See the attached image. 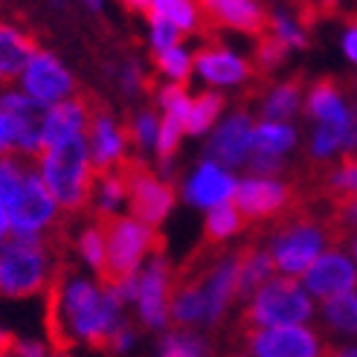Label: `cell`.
Instances as JSON below:
<instances>
[{
    "label": "cell",
    "instance_id": "6da1fadb",
    "mask_svg": "<svg viewBox=\"0 0 357 357\" xmlns=\"http://www.w3.org/2000/svg\"><path fill=\"white\" fill-rule=\"evenodd\" d=\"M96 224L102 227L105 236V264L99 271V282L105 291L116 294L119 299L128 296L137 299L139 276L137 267L149 253H163L166 241L154 227L142 224L137 218H122L114 212H102L96 215Z\"/></svg>",
    "mask_w": 357,
    "mask_h": 357
},
{
    "label": "cell",
    "instance_id": "7a4b0ae2",
    "mask_svg": "<svg viewBox=\"0 0 357 357\" xmlns=\"http://www.w3.org/2000/svg\"><path fill=\"white\" fill-rule=\"evenodd\" d=\"M64 323L73 334V340H84L99 351H114V340L122 331L119 305L122 299L105 288H93L84 279L64 282Z\"/></svg>",
    "mask_w": 357,
    "mask_h": 357
},
{
    "label": "cell",
    "instance_id": "3957f363",
    "mask_svg": "<svg viewBox=\"0 0 357 357\" xmlns=\"http://www.w3.org/2000/svg\"><path fill=\"white\" fill-rule=\"evenodd\" d=\"M41 177L47 189L52 192L56 204H61L67 212L82 209L93 195L96 174L91 163V151L82 137H73L61 142L59 149H50L41 154Z\"/></svg>",
    "mask_w": 357,
    "mask_h": 357
},
{
    "label": "cell",
    "instance_id": "277c9868",
    "mask_svg": "<svg viewBox=\"0 0 357 357\" xmlns=\"http://www.w3.org/2000/svg\"><path fill=\"white\" fill-rule=\"evenodd\" d=\"M314 314V305L302 288V282L282 276L264 282L256 291L250 308L241 317V328H282V326H299Z\"/></svg>",
    "mask_w": 357,
    "mask_h": 357
},
{
    "label": "cell",
    "instance_id": "5b68a950",
    "mask_svg": "<svg viewBox=\"0 0 357 357\" xmlns=\"http://www.w3.org/2000/svg\"><path fill=\"white\" fill-rule=\"evenodd\" d=\"M47 259L35 236H17L0 250V294L26 299L44 288Z\"/></svg>",
    "mask_w": 357,
    "mask_h": 357
},
{
    "label": "cell",
    "instance_id": "8992f818",
    "mask_svg": "<svg viewBox=\"0 0 357 357\" xmlns=\"http://www.w3.org/2000/svg\"><path fill=\"white\" fill-rule=\"evenodd\" d=\"M125 181H128V201L134 218L149 227H157L174 204V189L160 177H154L134 157H125Z\"/></svg>",
    "mask_w": 357,
    "mask_h": 357
},
{
    "label": "cell",
    "instance_id": "52a82bcc",
    "mask_svg": "<svg viewBox=\"0 0 357 357\" xmlns=\"http://www.w3.org/2000/svg\"><path fill=\"white\" fill-rule=\"evenodd\" d=\"M9 224L17 236H35L56 218V198L47 189L44 177L38 174H26L21 195L15 198V204L6 209Z\"/></svg>",
    "mask_w": 357,
    "mask_h": 357
},
{
    "label": "cell",
    "instance_id": "ba28073f",
    "mask_svg": "<svg viewBox=\"0 0 357 357\" xmlns=\"http://www.w3.org/2000/svg\"><path fill=\"white\" fill-rule=\"evenodd\" d=\"M253 357H323L317 334L302 326L282 328H253L244 331Z\"/></svg>",
    "mask_w": 357,
    "mask_h": 357
},
{
    "label": "cell",
    "instance_id": "9c48e42d",
    "mask_svg": "<svg viewBox=\"0 0 357 357\" xmlns=\"http://www.w3.org/2000/svg\"><path fill=\"white\" fill-rule=\"evenodd\" d=\"M96 108V99L93 96H82V99H64L59 105L44 114L41 122V154L50 149H59L61 142L82 137V131L87 128L91 122V114Z\"/></svg>",
    "mask_w": 357,
    "mask_h": 357
},
{
    "label": "cell",
    "instance_id": "30bf717a",
    "mask_svg": "<svg viewBox=\"0 0 357 357\" xmlns=\"http://www.w3.org/2000/svg\"><path fill=\"white\" fill-rule=\"evenodd\" d=\"M201 26L204 29H241L250 35H264L271 29V15L259 9L253 0H201Z\"/></svg>",
    "mask_w": 357,
    "mask_h": 357
},
{
    "label": "cell",
    "instance_id": "8fae6325",
    "mask_svg": "<svg viewBox=\"0 0 357 357\" xmlns=\"http://www.w3.org/2000/svg\"><path fill=\"white\" fill-rule=\"evenodd\" d=\"M302 284L319 299H334L340 294H351L357 284V271L340 250H328L302 273Z\"/></svg>",
    "mask_w": 357,
    "mask_h": 357
},
{
    "label": "cell",
    "instance_id": "7c38bea8",
    "mask_svg": "<svg viewBox=\"0 0 357 357\" xmlns=\"http://www.w3.org/2000/svg\"><path fill=\"white\" fill-rule=\"evenodd\" d=\"M24 87L32 102L38 105H59L64 96L73 91V79L67 70L47 52H35L24 70Z\"/></svg>",
    "mask_w": 357,
    "mask_h": 357
},
{
    "label": "cell",
    "instance_id": "4fadbf2b",
    "mask_svg": "<svg viewBox=\"0 0 357 357\" xmlns=\"http://www.w3.org/2000/svg\"><path fill=\"white\" fill-rule=\"evenodd\" d=\"M169 291H172V271L163 253H154L146 273L139 276V291H137L139 314L154 328H163L169 323Z\"/></svg>",
    "mask_w": 357,
    "mask_h": 357
},
{
    "label": "cell",
    "instance_id": "5bb4252c",
    "mask_svg": "<svg viewBox=\"0 0 357 357\" xmlns=\"http://www.w3.org/2000/svg\"><path fill=\"white\" fill-rule=\"evenodd\" d=\"M233 204L241 212V218H271L294 204V189L273 181H241L236 186Z\"/></svg>",
    "mask_w": 357,
    "mask_h": 357
},
{
    "label": "cell",
    "instance_id": "9a60e30c",
    "mask_svg": "<svg viewBox=\"0 0 357 357\" xmlns=\"http://www.w3.org/2000/svg\"><path fill=\"white\" fill-rule=\"evenodd\" d=\"M253 151V125L244 114L229 116L209 139V157L218 166H238Z\"/></svg>",
    "mask_w": 357,
    "mask_h": 357
},
{
    "label": "cell",
    "instance_id": "2e32d148",
    "mask_svg": "<svg viewBox=\"0 0 357 357\" xmlns=\"http://www.w3.org/2000/svg\"><path fill=\"white\" fill-rule=\"evenodd\" d=\"M87 134H91V157H93V172H102L114 166L116 160L125 157V142H128V131H122L114 125L108 114H99L93 108L91 122H87Z\"/></svg>",
    "mask_w": 357,
    "mask_h": 357
},
{
    "label": "cell",
    "instance_id": "e0dca14e",
    "mask_svg": "<svg viewBox=\"0 0 357 357\" xmlns=\"http://www.w3.org/2000/svg\"><path fill=\"white\" fill-rule=\"evenodd\" d=\"M236 181L229 177L218 163H204L198 169V174L189 181V189H186V198L198 206H218V204H227L233 201L236 195Z\"/></svg>",
    "mask_w": 357,
    "mask_h": 357
},
{
    "label": "cell",
    "instance_id": "ac0fdd59",
    "mask_svg": "<svg viewBox=\"0 0 357 357\" xmlns=\"http://www.w3.org/2000/svg\"><path fill=\"white\" fill-rule=\"evenodd\" d=\"M195 67H198V73L204 79L215 84H236L250 76V67L238 56H233V52H227L221 47H201L198 56H195Z\"/></svg>",
    "mask_w": 357,
    "mask_h": 357
},
{
    "label": "cell",
    "instance_id": "d6986e66",
    "mask_svg": "<svg viewBox=\"0 0 357 357\" xmlns=\"http://www.w3.org/2000/svg\"><path fill=\"white\" fill-rule=\"evenodd\" d=\"M238 296H256V291L264 282H271L273 273V256L267 250L247 244L238 250Z\"/></svg>",
    "mask_w": 357,
    "mask_h": 357
},
{
    "label": "cell",
    "instance_id": "ffe728a7",
    "mask_svg": "<svg viewBox=\"0 0 357 357\" xmlns=\"http://www.w3.org/2000/svg\"><path fill=\"white\" fill-rule=\"evenodd\" d=\"M35 52L38 50L29 35L12 26H0V82H12L17 73H24Z\"/></svg>",
    "mask_w": 357,
    "mask_h": 357
},
{
    "label": "cell",
    "instance_id": "44dd1931",
    "mask_svg": "<svg viewBox=\"0 0 357 357\" xmlns=\"http://www.w3.org/2000/svg\"><path fill=\"white\" fill-rule=\"evenodd\" d=\"M308 114L319 122H340L349 116L343 108V99L337 93V87L331 79H319L311 91H308Z\"/></svg>",
    "mask_w": 357,
    "mask_h": 357
},
{
    "label": "cell",
    "instance_id": "7402d4cb",
    "mask_svg": "<svg viewBox=\"0 0 357 357\" xmlns=\"http://www.w3.org/2000/svg\"><path fill=\"white\" fill-rule=\"evenodd\" d=\"M146 17L169 21L181 32H192L201 26V9L195 0H151V9L146 12Z\"/></svg>",
    "mask_w": 357,
    "mask_h": 357
},
{
    "label": "cell",
    "instance_id": "603a6c76",
    "mask_svg": "<svg viewBox=\"0 0 357 357\" xmlns=\"http://www.w3.org/2000/svg\"><path fill=\"white\" fill-rule=\"evenodd\" d=\"M238 229H241V212L236 209L233 201H227V204H218V206L209 209L204 238H206V244H221L224 238L236 236Z\"/></svg>",
    "mask_w": 357,
    "mask_h": 357
},
{
    "label": "cell",
    "instance_id": "cb8c5ba5",
    "mask_svg": "<svg viewBox=\"0 0 357 357\" xmlns=\"http://www.w3.org/2000/svg\"><path fill=\"white\" fill-rule=\"evenodd\" d=\"M294 146V128L282 122H264L259 128H253V151L259 154H273L282 157Z\"/></svg>",
    "mask_w": 357,
    "mask_h": 357
},
{
    "label": "cell",
    "instance_id": "d4e9b609",
    "mask_svg": "<svg viewBox=\"0 0 357 357\" xmlns=\"http://www.w3.org/2000/svg\"><path fill=\"white\" fill-rule=\"evenodd\" d=\"M326 323L343 334H357V296L354 294H340L334 299H326L323 308Z\"/></svg>",
    "mask_w": 357,
    "mask_h": 357
},
{
    "label": "cell",
    "instance_id": "484cf974",
    "mask_svg": "<svg viewBox=\"0 0 357 357\" xmlns=\"http://www.w3.org/2000/svg\"><path fill=\"white\" fill-rule=\"evenodd\" d=\"M224 108V96L218 93H201L189 105V116H186V131L189 134H204L212 122H215L218 111Z\"/></svg>",
    "mask_w": 357,
    "mask_h": 357
},
{
    "label": "cell",
    "instance_id": "4316f807",
    "mask_svg": "<svg viewBox=\"0 0 357 357\" xmlns=\"http://www.w3.org/2000/svg\"><path fill=\"white\" fill-rule=\"evenodd\" d=\"M299 87H302L299 76L291 79L288 84H279L264 102V116L267 119H288L296 111V105H299Z\"/></svg>",
    "mask_w": 357,
    "mask_h": 357
},
{
    "label": "cell",
    "instance_id": "83f0119b",
    "mask_svg": "<svg viewBox=\"0 0 357 357\" xmlns=\"http://www.w3.org/2000/svg\"><path fill=\"white\" fill-rule=\"evenodd\" d=\"M183 131H186V116H181V114H166L163 122H160L157 154H160V160H163V166H169V157L177 151V142H181Z\"/></svg>",
    "mask_w": 357,
    "mask_h": 357
},
{
    "label": "cell",
    "instance_id": "f1b7e54d",
    "mask_svg": "<svg viewBox=\"0 0 357 357\" xmlns=\"http://www.w3.org/2000/svg\"><path fill=\"white\" fill-rule=\"evenodd\" d=\"M26 174L21 172V166L12 163V160H0V206L9 209L15 204V198L24 189Z\"/></svg>",
    "mask_w": 357,
    "mask_h": 357
},
{
    "label": "cell",
    "instance_id": "f546056e",
    "mask_svg": "<svg viewBox=\"0 0 357 357\" xmlns=\"http://www.w3.org/2000/svg\"><path fill=\"white\" fill-rule=\"evenodd\" d=\"M209 349L204 340H198L195 334H186V331H177V334H169L166 343H163V357H206Z\"/></svg>",
    "mask_w": 357,
    "mask_h": 357
},
{
    "label": "cell",
    "instance_id": "4dcf8cb0",
    "mask_svg": "<svg viewBox=\"0 0 357 357\" xmlns=\"http://www.w3.org/2000/svg\"><path fill=\"white\" fill-rule=\"evenodd\" d=\"M284 50H288V44H284L279 35L273 32V26L267 29L264 35H259V47H256V64H259V70H273L284 59Z\"/></svg>",
    "mask_w": 357,
    "mask_h": 357
},
{
    "label": "cell",
    "instance_id": "1f68e13d",
    "mask_svg": "<svg viewBox=\"0 0 357 357\" xmlns=\"http://www.w3.org/2000/svg\"><path fill=\"white\" fill-rule=\"evenodd\" d=\"M331 186H334V201L357 198V157L354 154H346L340 169H337L331 177Z\"/></svg>",
    "mask_w": 357,
    "mask_h": 357
},
{
    "label": "cell",
    "instance_id": "d6a6232c",
    "mask_svg": "<svg viewBox=\"0 0 357 357\" xmlns=\"http://www.w3.org/2000/svg\"><path fill=\"white\" fill-rule=\"evenodd\" d=\"M157 67H160V73L163 76H172L177 82H183L189 76V70H192V61L189 56L181 50V47H172V50H160L157 56H154Z\"/></svg>",
    "mask_w": 357,
    "mask_h": 357
},
{
    "label": "cell",
    "instance_id": "836d02e7",
    "mask_svg": "<svg viewBox=\"0 0 357 357\" xmlns=\"http://www.w3.org/2000/svg\"><path fill=\"white\" fill-rule=\"evenodd\" d=\"M79 250H82L84 261L99 273V271H102V264H105V236H102V227H99V224L87 227L84 233H82V238H79Z\"/></svg>",
    "mask_w": 357,
    "mask_h": 357
},
{
    "label": "cell",
    "instance_id": "e575fe53",
    "mask_svg": "<svg viewBox=\"0 0 357 357\" xmlns=\"http://www.w3.org/2000/svg\"><path fill=\"white\" fill-rule=\"evenodd\" d=\"M149 24H151V41L160 50H172L177 47V38H181V29L172 26L169 21H160V17H149Z\"/></svg>",
    "mask_w": 357,
    "mask_h": 357
},
{
    "label": "cell",
    "instance_id": "d590c367",
    "mask_svg": "<svg viewBox=\"0 0 357 357\" xmlns=\"http://www.w3.org/2000/svg\"><path fill=\"white\" fill-rule=\"evenodd\" d=\"M0 111H3L6 116H38V102L12 93V96L0 99Z\"/></svg>",
    "mask_w": 357,
    "mask_h": 357
},
{
    "label": "cell",
    "instance_id": "8d00e7d4",
    "mask_svg": "<svg viewBox=\"0 0 357 357\" xmlns=\"http://www.w3.org/2000/svg\"><path fill=\"white\" fill-rule=\"evenodd\" d=\"M271 26H273V32H276L288 47H305V35H302V32L288 21V17L273 15V17H271Z\"/></svg>",
    "mask_w": 357,
    "mask_h": 357
},
{
    "label": "cell",
    "instance_id": "74e56055",
    "mask_svg": "<svg viewBox=\"0 0 357 357\" xmlns=\"http://www.w3.org/2000/svg\"><path fill=\"white\" fill-rule=\"evenodd\" d=\"M331 218H334L337 224H340L343 229L357 227V198H340V201H334Z\"/></svg>",
    "mask_w": 357,
    "mask_h": 357
},
{
    "label": "cell",
    "instance_id": "f35d334b",
    "mask_svg": "<svg viewBox=\"0 0 357 357\" xmlns=\"http://www.w3.org/2000/svg\"><path fill=\"white\" fill-rule=\"evenodd\" d=\"M134 139H137V146H151V142L157 139V134H160V128H157V122H154V116L151 114H146V116H139L134 125Z\"/></svg>",
    "mask_w": 357,
    "mask_h": 357
},
{
    "label": "cell",
    "instance_id": "ab89813d",
    "mask_svg": "<svg viewBox=\"0 0 357 357\" xmlns=\"http://www.w3.org/2000/svg\"><path fill=\"white\" fill-rule=\"evenodd\" d=\"M250 169L259 172V174H273V172H279V169H282V157L250 151Z\"/></svg>",
    "mask_w": 357,
    "mask_h": 357
},
{
    "label": "cell",
    "instance_id": "60d3db41",
    "mask_svg": "<svg viewBox=\"0 0 357 357\" xmlns=\"http://www.w3.org/2000/svg\"><path fill=\"white\" fill-rule=\"evenodd\" d=\"M343 47H346V56H349L351 61H357V17L351 21V26H349V32H346Z\"/></svg>",
    "mask_w": 357,
    "mask_h": 357
},
{
    "label": "cell",
    "instance_id": "b9f144b4",
    "mask_svg": "<svg viewBox=\"0 0 357 357\" xmlns=\"http://www.w3.org/2000/svg\"><path fill=\"white\" fill-rule=\"evenodd\" d=\"M12 146V119L0 111V151H6Z\"/></svg>",
    "mask_w": 357,
    "mask_h": 357
},
{
    "label": "cell",
    "instance_id": "7bdbcfd3",
    "mask_svg": "<svg viewBox=\"0 0 357 357\" xmlns=\"http://www.w3.org/2000/svg\"><path fill=\"white\" fill-rule=\"evenodd\" d=\"M17 346H21V343H17L12 334L0 331V357H6V354H15V351H17Z\"/></svg>",
    "mask_w": 357,
    "mask_h": 357
},
{
    "label": "cell",
    "instance_id": "ee69618b",
    "mask_svg": "<svg viewBox=\"0 0 357 357\" xmlns=\"http://www.w3.org/2000/svg\"><path fill=\"white\" fill-rule=\"evenodd\" d=\"M323 357H357V349H343V346H328V349H323Z\"/></svg>",
    "mask_w": 357,
    "mask_h": 357
},
{
    "label": "cell",
    "instance_id": "f6af8a7d",
    "mask_svg": "<svg viewBox=\"0 0 357 357\" xmlns=\"http://www.w3.org/2000/svg\"><path fill=\"white\" fill-rule=\"evenodd\" d=\"M122 3L128 6V9H137V12H142V15H146V12L151 9V0H122Z\"/></svg>",
    "mask_w": 357,
    "mask_h": 357
},
{
    "label": "cell",
    "instance_id": "bcb514c9",
    "mask_svg": "<svg viewBox=\"0 0 357 357\" xmlns=\"http://www.w3.org/2000/svg\"><path fill=\"white\" fill-rule=\"evenodd\" d=\"M9 229H12V224H9V215H6V209L0 206V238H3V236L9 233Z\"/></svg>",
    "mask_w": 357,
    "mask_h": 357
},
{
    "label": "cell",
    "instance_id": "7dc6e473",
    "mask_svg": "<svg viewBox=\"0 0 357 357\" xmlns=\"http://www.w3.org/2000/svg\"><path fill=\"white\" fill-rule=\"evenodd\" d=\"M84 3L91 6V9H99V6H102V0H84Z\"/></svg>",
    "mask_w": 357,
    "mask_h": 357
},
{
    "label": "cell",
    "instance_id": "c3c4849f",
    "mask_svg": "<svg viewBox=\"0 0 357 357\" xmlns=\"http://www.w3.org/2000/svg\"><path fill=\"white\" fill-rule=\"evenodd\" d=\"M354 259H357V238H354Z\"/></svg>",
    "mask_w": 357,
    "mask_h": 357
}]
</instances>
